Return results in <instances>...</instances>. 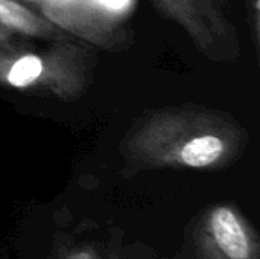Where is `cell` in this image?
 <instances>
[{
	"instance_id": "6da1fadb",
	"label": "cell",
	"mask_w": 260,
	"mask_h": 259,
	"mask_svg": "<svg viewBox=\"0 0 260 259\" xmlns=\"http://www.w3.org/2000/svg\"><path fill=\"white\" fill-rule=\"evenodd\" d=\"M247 130L229 113L172 105L143 113L125 133L120 154L126 172L148 169H222L241 159Z\"/></svg>"
},
{
	"instance_id": "7a4b0ae2",
	"label": "cell",
	"mask_w": 260,
	"mask_h": 259,
	"mask_svg": "<svg viewBox=\"0 0 260 259\" xmlns=\"http://www.w3.org/2000/svg\"><path fill=\"white\" fill-rule=\"evenodd\" d=\"M91 81L88 53L78 44L55 40L41 50L0 44V85L59 101L81 98Z\"/></svg>"
},
{
	"instance_id": "3957f363",
	"label": "cell",
	"mask_w": 260,
	"mask_h": 259,
	"mask_svg": "<svg viewBox=\"0 0 260 259\" xmlns=\"http://www.w3.org/2000/svg\"><path fill=\"white\" fill-rule=\"evenodd\" d=\"M161 15L178 24L210 61L235 60L241 40L225 0H152Z\"/></svg>"
},
{
	"instance_id": "277c9868",
	"label": "cell",
	"mask_w": 260,
	"mask_h": 259,
	"mask_svg": "<svg viewBox=\"0 0 260 259\" xmlns=\"http://www.w3.org/2000/svg\"><path fill=\"white\" fill-rule=\"evenodd\" d=\"M197 259H260L257 232L233 205H215L193 234Z\"/></svg>"
},
{
	"instance_id": "5b68a950",
	"label": "cell",
	"mask_w": 260,
	"mask_h": 259,
	"mask_svg": "<svg viewBox=\"0 0 260 259\" xmlns=\"http://www.w3.org/2000/svg\"><path fill=\"white\" fill-rule=\"evenodd\" d=\"M62 32L47 18L15 0H0V44L14 43L15 37L61 40Z\"/></svg>"
},
{
	"instance_id": "8992f818",
	"label": "cell",
	"mask_w": 260,
	"mask_h": 259,
	"mask_svg": "<svg viewBox=\"0 0 260 259\" xmlns=\"http://www.w3.org/2000/svg\"><path fill=\"white\" fill-rule=\"evenodd\" d=\"M56 259H101L93 250L75 247V246H61L56 249Z\"/></svg>"
},
{
	"instance_id": "52a82bcc",
	"label": "cell",
	"mask_w": 260,
	"mask_h": 259,
	"mask_svg": "<svg viewBox=\"0 0 260 259\" xmlns=\"http://www.w3.org/2000/svg\"><path fill=\"white\" fill-rule=\"evenodd\" d=\"M27 2H35V3H40V2H46V0H27Z\"/></svg>"
}]
</instances>
